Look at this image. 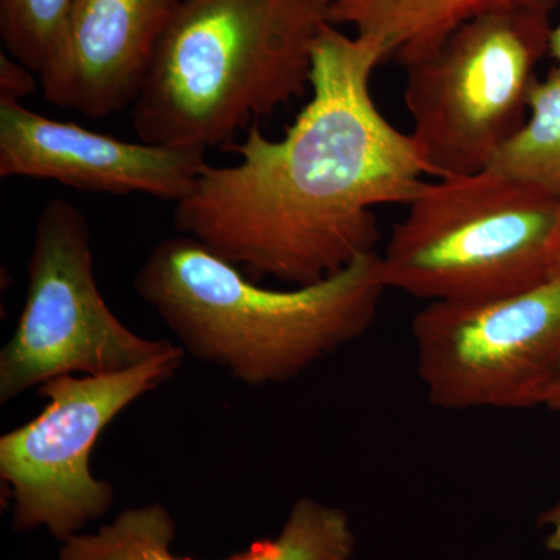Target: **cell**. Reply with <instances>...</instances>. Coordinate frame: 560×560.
Here are the masks:
<instances>
[{
	"instance_id": "obj_1",
	"label": "cell",
	"mask_w": 560,
	"mask_h": 560,
	"mask_svg": "<svg viewBox=\"0 0 560 560\" xmlns=\"http://www.w3.org/2000/svg\"><path fill=\"white\" fill-rule=\"evenodd\" d=\"M382 40L326 24L313 49L311 98L282 139L254 124L175 206V228L259 282L305 287L375 253V209L408 206L433 176L411 132L372 95Z\"/></svg>"
},
{
	"instance_id": "obj_2",
	"label": "cell",
	"mask_w": 560,
	"mask_h": 560,
	"mask_svg": "<svg viewBox=\"0 0 560 560\" xmlns=\"http://www.w3.org/2000/svg\"><path fill=\"white\" fill-rule=\"evenodd\" d=\"M135 289L184 352L253 388L294 381L359 340L388 290L377 250L312 285L272 290L183 234L151 249Z\"/></svg>"
},
{
	"instance_id": "obj_3",
	"label": "cell",
	"mask_w": 560,
	"mask_h": 560,
	"mask_svg": "<svg viewBox=\"0 0 560 560\" xmlns=\"http://www.w3.org/2000/svg\"><path fill=\"white\" fill-rule=\"evenodd\" d=\"M326 0H183L132 108L142 142L230 145L311 91Z\"/></svg>"
},
{
	"instance_id": "obj_4",
	"label": "cell",
	"mask_w": 560,
	"mask_h": 560,
	"mask_svg": "<svg viewBox=\"0 0 560 560\" xmlns=\"http://www.w3.org/2000/svg\"><path fill=\"white\" fill-rule=\"evenodd\" d=\"M560 198L510 173L423 183L382 254L386 289L429 302L511 296L551 278Z\"/></svg>"
},
{
	"instance_id": "obj_5",
	"label": "cell",
	"mask_w": 560,
	"mask_h": 560,
	"mask_svg": "<svg viewBox=\"0 0 560 560\" xmlns=\"http://www.w3.org/2000/svg\"><path fill=\"white\" fill-rule=\"evenodd\" d=\"M548 13L525 5L488 11L405 68L411 136L433 178L490 168L525 127L534 69L550 50Z\"/></svg>"
},
{
	"instance_id": "obj_6",
	"label": "cell",
	"mask_w": 560,
	"mask_h": 560,
	"mask_svg": "<svg viewBox=\"0 0 560 560\" xmlns=\"http://www.w3.org/2000/svg\"><path fill=\"white\" fill-rule=\"evenodd\" d=\"M27 276L16 330L0 352V404L54 378L119 374L178 348L140 337L110 312L95 280L90 224L72 202L44 205Z\"/></svg>"
},
{
	"instance_id": "obj_7",
	"label": "cell",
	"mask_w": 560,
	"mask_h": 560,
	"mask_svg": "<svg viewBox=\"0 0 560 560\" xmlns=\"http://www.w3.org/2000/svg\"><path fill=\"white\" fill-rule=\"evenodd\" d=\"M178 346L160 359L102 377L65 375L44 383L46 407L0 438V478L13 499V528H46L62 541L101 521L114 504V488L91 470V453L103 431L183 366Z\"/></svg>"
},
{
	"instance_id": "obj_8",
	"label": "cell",
	"mask_w": 560,
	"mask_h": 560,
	"mask_svg": "<svg viewBox=\"0 0 560 560\" xmlns=\"http://www.w3.org/2000/svg\"><path fill=\"white\" fill-rule=\"evenodd\" d=\"M411 330L436 407H539L560 366V279L497 300L429 302Z\"/></svg>"
},
{
	"instance_id": "obj_9",
	"label": "cell",
	"mask_w": 560,
	"mask_h": 560,
	"mask_svg": "<svg viewBox=\"0 0 560 560\" xmlns=\"http://www.w3.org/2000/svg\"><path fill=\"white\" fill-rule=\"evenodd\" d=\"M208 151L127 142L0 102V178L49 179L97 194L179 202L209 167Z\"/></svg>"
},
{
	"instance_id": "obj_10",
	"label": "cell",
	"mask_w": 560,
	"mask_h": 560,
	"mask_svg": "<svg viewBox=\"0 0 560 560\" xmlns=\"http://www.w3.org/2000/svg\"><path fill=\"white\" fill-rule=\"evenodd\" d=\"M183 0H79L38 75L50 105L102 119L135 105Z\"/></svg>"
},
{
	"instance_id": "obj_11",
	"label": "cell",
	"mask_w": 560,
	"mask_h": 560,
	"mask_svg": "<svg viewBox=\"0 0 560 560\" xmlns=\"http://www.w3.org/2000/svg\"><path fill=\"white\" fill-rule=\"evenodd\" d=\"M175 536L176 523L164 504L130 508L97 533L62 541L57 560H195L173 555ZM353 550L355 534L345 511L300 499L278 536L224 560H349Z\"/></svg>"
},
{
	"instance_id": "obj_12",
	"label": "cell",
	"mask_w": 560,
	"mask_h": 560,
	"mask_svg": "<svg viewBox=\"0 0 560 560\" xmlns=\"http://www.w3.org/2000/svg\"><path fill=\"white\" fill-rule=\"evenodd\" d=\"M327 20L355 35L382 40L388 60L407 68L433 54L467 21L501 9L525 5L550 11L556 0H326Z\"/></svg>"
},
{
	"instance_id": "obj_13",
	"label": "cell",
	"mask_w": 560,
	"mask_h": 560,
	"mask_svg": "<svg viewBox=\"0 0 560 560\" xmlns=\"http://www.w3.org/2000/svg\"><path fill=\"white\" fill-rule=\"evenodd\" d=\"M493 171L510 173L560 198V73L536 80L525 127L500 151Z\"/></svg>"
},
{
	"instance_id": "obj_14",
	"label": "cell",
	"mask_w": 560,
	"mask_h": 560,
	"mask_svg": "<svg viewBox=\"0 0 560 560\" xmlns=\"http://www.w3.org/2000/svg\"><path fill=\"white\" fill-rule=\"evenodd\" d=\"M79 0H0L3 51L39 75Z\"/></svg>"
},
{
	"instance_id": "obj_15",
	"label": "cell",
	"mask_w": 560,
	"mask_h": 560,
	"mask_svg": "<svg viewBox=\"0 0 560 560\" xmlns=\"http://www.w3.org/2000/svg\"><path fill=\"white\" fill-rule=\"evenodd\" d=\"M36 73L2 50L0 54V102L22 103L36 90Z\"/></svg>"
},
{
	"instance_id": "obj_16",
	"label": "cell",
	"mask_w": 560,
	"mask_h": 560,
	"mask_svg": "<svg viewBox=\"0 0 560 560\" xmlns=\"http://www.w3.org/2000/svg\"><path fill=\"white\" fill-rule=\"evenodd\" d=\"M540 523L548 528V550L560 552V501L541 515Z\"/></svg>"
},
{
	"instance_id": "obj_17",
	"label": "cell",
	"mask_w": 560,
	"mask_h": 560,
	"mask_svg": "<svg viewBox=\"0 0 560 560\" xmlns=\"http://www.w3.org/2000/svg\"><path fill=\"white\" fill-rule=\"evenodd\" d=\"M544 405L550 408V410L560 411V366L558 372H556L555 378H552L550 388L547 390Z\"/></svg>"
},
{
	"instance_id": "obj_18",
	"label": "cell",
	"mask_w": 560,
	"mask_h": 560,
	"mask_svg": "<svg viewBox=\"0 0 560 560\" xmlns=\"http://www.w3.org/2000/svg\"><path fill=\"white\" fill-rule=\"evenodd\" d=\"M550 51L556 60V72L560 73V22L552 28L550 38Z\"/></svg>"
},
{
	"instance_id": "obj_19",
	"label": "cell",
	"mask_w": 560,
	"mask_h": 560,
	"mask_svg": "<svg viewBox=\"0 0 560 560\" xmlns=\"http://www.w3.org/2000/svg\"><path fill=\"white\" fill-rule=\"evenodd\" d=\"M560 279V223L558 235H556L555 253H552L551 278Z\"/></svg>"
},
{
	"instance_id": "obj_20",
	"label": "cell",
	"mask_w": 560,
	"mask_h": 560,
	"mask_svg": "<svg viewBox=\"0 0 560 560\" xmlns=\"http://www.w3.org/2000/svg\"><path fill=\"white\" fill-rule=\"evenodd\" d=\"M559 555H560V552H559ZM559 560H560V558H559Z\"/></svg>"
}]
</instances>
